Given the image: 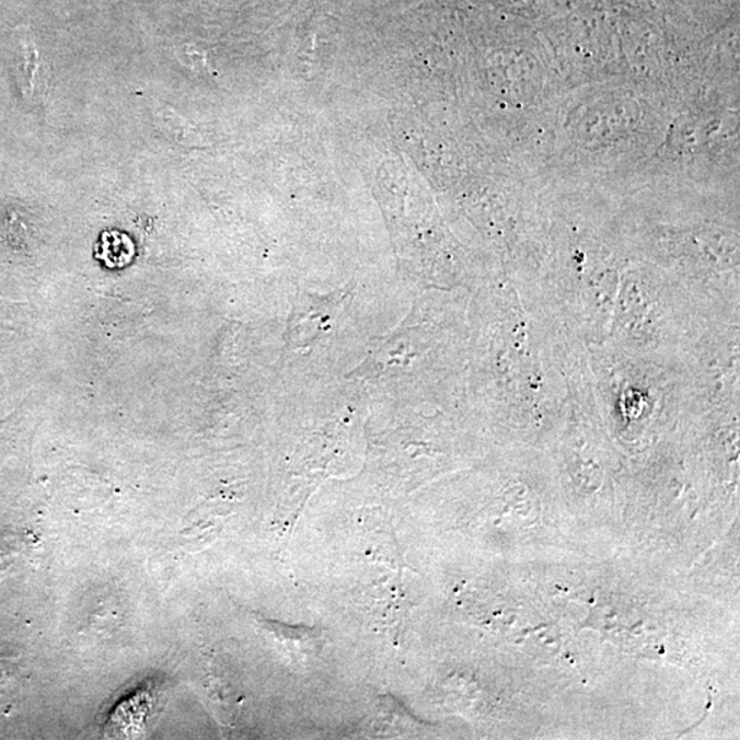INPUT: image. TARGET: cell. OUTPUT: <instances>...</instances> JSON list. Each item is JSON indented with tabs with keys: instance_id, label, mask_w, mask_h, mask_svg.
<instances>
[{
	"instance_id": "6da1fadb",
	"label": "cell",
	"mask_w": 740,
	"mask_h": 740,
	"mask_svg": "<svg viewBox=\"0 0 740 740\" xmlns=\"http://www.w3.org/2000/svg\"><path fill=\"white\" fill-rule=\"evenodd\" d=\"M152 117H154V124L160 132L174 143L182 146L198 144L199 138L192 125L187 124L172 107L157 105L152 108Z\"/></svg>"
},
{
	"instance_id": "7a4b0ae2",
	"label": "cell",
	"mask_w": 740,
	"mask_h": 740,
	"mask_svg": "<svg viewBox=\"0 0 740 740\" xmlns=\"http://www.w3.org/2000/svg\"><path fill=\"white\" fill-rule=\"evenodd\" d=\"M23 84L25 85V91L32 95L34 92L36 83L37 70H39V56L34 47H25V54L23 58Z\"/></svg>"
}]
</instances>
